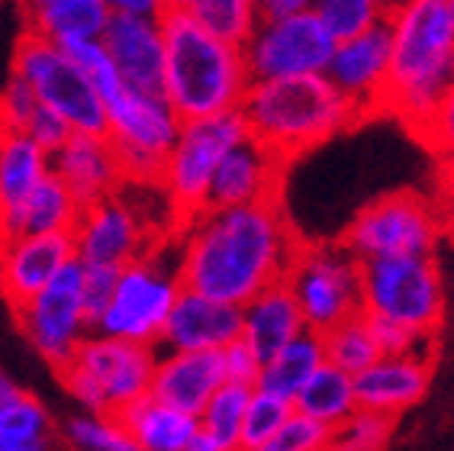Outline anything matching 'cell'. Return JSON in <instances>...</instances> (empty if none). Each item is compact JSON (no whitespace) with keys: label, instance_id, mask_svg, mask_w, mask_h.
Listing matches in <instances>:
<instances>
[{"label":"cell","instance_id":"obj_32","mask_svg":"<svg viewBox=\"0 0 454 451\" xmlns=\"http://www.w3.org/2000/svg\"><path fill=\"white\" fill-rule=\"evenodd\" d=\"M319 338H323L325 365L339 368V371L351 374V377H358L361 371H367L380 358L361 313L355 320H345L341 326H335V329H329Z\"/></svg>","mask_w":454,"mask_h":451},{"label":"cell","instance_id":"obj_50","mask_svg":"<svg viewBox=\"0 0 454 451\" xmlns=\"http://www.w3.org/2000/svg\"><path fill=\"white\" fill-rule=\"evenodd\" d=\"M184 451H226V448H223V445H219L216 439H210V435L203 432V429H197V432H193V439L187 442V448H184Z\"/></svg>","mask_w":454,"mask_h":451},{"label":"cell","instance_id":"obj_24","mask_svg":"<svg viewBox=\"0 0 454 451\" xmlns=\"http://www.w3.org/2000/svg\"><path fill=\"white\" fill-rule=\"evenodd\" d=\"M303 332V313L290 294L287 281L268 287L242 306V342L258 355L262 365Z\"/></svg>","mask_w":454,"mask_h":451},{"label":"cell","instance_id":"obj_15","mask_svg":"<svg viewBox=\"0 0 454 451\" xmlns=\"http://www.w3.org/2000/svg\"><path fill=\"white\" fill-rule=\"evenodd\" d=\"M155 348L132 345L122 338H106L90 332L78 345L74 358L68 365H78L97 384V391L104 393L110 416L120 409L132 407L136 400L149 397L152 371H155Z\"/></svg>","mask_w":454,"mask_h":451},{"label":"cell","instance_id":"obj_8","mask_svg":"<svg viewBox=\"0 0 454 451\" xmlns=\"http://www.w3.org/2000/svg\"><path fill=\"white\" fill-rule=\"evenodd\" d=\"M13 78L33 87L39 107L59 113L74 132L106 136L104 100L68 59V52L55 43L27 29L13 49Z\"/></svg>","mask_w":454,"mask_h":451},{"label":"cell","instance_id":"obj_22","mask_svg":"<svg viewBox=\"0 0 454 451\" xmlns=\"http://www.w3.org/2000/svg\"><path fill=\"white\" fill-rule=\"evenodd\" d=\"M242 338V310L181 290L161 332L168 352H223Z\"/></svg>","mask_w":454,"mask_h":451},{"label":"cell","instance_id":"obj_20","mask_svg":"<svg viewBox=\"0 0 454 451\" xmlns=\"http://www.w3.org/2000/svg\"><path fill=\"white\" fill-rule=\"evenodd\" d=\"M223 384L226 374L219 352H165L155 358L149 397L197 419Z\"/></svg>","mask_w":454,"mask_h":451},{"label":"cell","instance_id":"obj_48","mask_svg":"<svg viewBox=\"0 0 454 451\" xmlns=\"http://www.w3.org/2000/svg\"><path fill=\"white\" fill-rule=\"evenodd\" d=\"M254 7H258V23H278V20L297 17V13L309 10V4L306 0H262Z\"/></svg>","mask_w":454,"mask_h":451},{"label":"cell","instance_id":"obj_41","mask_svg":"<svg viewBox=\"0 0 454 451\" xmlns=\"http://www.w3.org/2000/svg\"><path fill=\"white\" fill-rule=\"evenodd\" d=\"M361 316H364L367 332H371V338H374L380 358L416 355V352H428V345H432V338L416 336V332L403 329V326H396V322L377 320V316H367V313H361Z\"/></svg>","mask_w":454,"mask_h":451},{"label":"cell","instance_id":"obj_16","mask_svg":"<svg viewBox=\"0 0 454 451\" xmlns=\"http://www.w3.org/2000/svg\"><path fill=\"white\" fill-rule=\"evenodd\" d=\"M390 52H394V39H390V23L387 17L371 27L358 39L335 45L325 78L333 81L348 104L355 110L364 113H380L384 110V91L387 78H390Z\"/></svg>","mask_w":454,"mask_h":451},{"label":"cell","instance_id":"obj_11","mask_svg":"<svg viewBox=\"0 0 454 451\" xmlns=\"http://www.w3.org/2000/svg\"><path fill=\"white\" fill-rule=\"evenodd\" d=\"M287 287L303 313L306 332L316 336L361 313V265L339 242L300 245L287 271Z\"/></svg>","mask_w":454,"mask_h":451},{"label":"cell","instance_id":"obj_45","mask_svg":"<svg viewBox=\"0 0 454 451\" xmlns=\"http://www.w3.org/2000/svg\"><path fill=\"white\" fill-rule=\"evenodd\" d=\"M23 136H27L35 148H43L45 155L52 158L55 152H59V148L65 146L71 136H74V130L61 120L59 113L45 110V107H35V113L29 116V123H27V130H23Z\"/></svg>","mask_w":454,"mask_h":451},{"label":"cell","instance_id":"obj_46","mask_svg":"<svg viewBox=\"0 0 454 451\" xmlns=\"http://www.w3.org/2000/svg\"><path fill=\"white\" fill-rule=\"evenodd\" d=\"M219 355H223V374H226V384H236V387H248V391H254L258 374H262V361H258V355H254L252 348L239 338V342H232L229 348H223Z\"/></svg>","mask_w":454,"mask_h":451},{"label":"cell","instance_id":"obj_36","mask_svg":"<svg viewBox=\"0 0 454 451\" xmlns=\"http://www.w3.org/2000/svg\"><path fill=\"white\" fill-rule=\"evenodd\" d=\"M396 419L371 409H355L348 419L333 429L329 451H384L394 439Z\"/></svg>","mask_w":454,"mask_h":451},{"label":"cell","instance_id":"obj_29","mask_svg":"<svg viewBox=\"0 0 454 451\" xmlns=\"http://www.w3.org/2000/svg\"><path fill=\"white\" fill-rule=\"evenodd\" d=\"M81 217V207L65 191V184L52 171L45 174L39 187L29 194V200L20 207L17 219L10 226V239H23V235H55L71 233ZM7 239V242H10Z\"/></svg>","mask_w":454,"mask_h":451},{"label":"cell","instance_id":"obj_26","mask_svg":"<svg viewBox=\"0 0 454 451\" xmlns=\"http://www.w3.org/2000/svg\"><path fill=\"white\" fill-rule=\"evenodd\" d=\"M29 33L43 36L59 49L97 43L110 23L106 0H35L27 7Z\"/></svg>","mask_w":454,"mask_h":451},{"label":"cell","instance_id":"obj_21","mask_svg":"<svg viewBox=\"0 0 454 451\" xmlns=\"http://www.w3.org/2000/svg\"><path fill=\"white\" fill-rule=\"evenodd\" d=\"M49 171L65 184V191L71 194V200L81 210L114 197L116 187L122 184V174L120 165H116L110 139L106 136H88V132H74L49 158Z\"/></svg>","mask_w":454,"mask_h":451},{"label":"cell","instance_id":"obj_7","mask_svg":"<svg viewBox=\"0 0 454 451\" xmlns=\"http://www.w3.org/2000/svg\"><path fill=\"white\" fill-rule=\"evenodd\" d=\"M245 139H248V126L239 110L181 123V132H177L175 146L161 165V178H158V187L171 200L181 223L207 210L213 174L223 165V158Z\"/></svg>","mask_w":454,"mask_h":451},{"label":"cell","instance_id":"obj_3","mask_svg":"<svg viewBox=\"0 0 454 451\" xmlns=\"http://www.w3.org/2000/svg\"><path fill=\"white\" fill-rule=\"evenodd\" d=\"M390 23V78L384 113L400 116L416 132L454 84V29L448 0H410L387 10Z\"/></svg>","mask_w":454,"mask_h":451},{"label":"cell","instance_id":"obj_27","mask_svg":"<svg viewBox=\"0 0 454 451\" xmlns=\"http://www.w3.org/2000/svg\"><path fill=\"white\" fill-rule=\"evenodd\" d=\"M120 425L129 432L139 451H184L200 423L187 413H177L171 407H161L152 397L136 400L132 407L116 413Z\"/></svg>","mask_w":454,"mask_h":451},{"label":"cell","instance_id":"obj_28","mask_svg":"<svg viewBox=\"0 0 454 451\" xmlns=\"http://www.w3.org/2000/svg\"><path fill=\"white\" fill-rule=\"evenodd\" d=\"M323 365H325L323 338L316 336V332H303V336L294 338L290 345L280 348L278 355L264 361L254 391H264L278 400L294 403L297 393L303 391L306 384H309V377Z\"/></svg>","mask_w":454,"mask_h":451},{"label":"cell","instance_id":"obj_51","mask_svg":"<svg viewBox=\"0 0 454 451\" xmlns=\"http://www.w3.org/2000/svg\"><path fill=\"white\" fill-rule=\"evenodd\" d=\"M17 393H20L17 384H13V381H10V377H7V374L0 371V407H7L10 400L17 397Z\"/></svg>","mask_w":454,"mask_h":451},{"label":"cell","instance_id":"obj_13","mask_svg":"<svg viewBox=\"0 0 454 451\" xmlns=\"http://www.w3.org/2000/svg\"><path fill=\"white\" fill-rule=\"evenodd\" d=\"M81 274H84V268L71 258L33 300L17 306V320L27 332L29 345L55 371L68 365L81 342L90 336L84 300H81Z\"/></svg>","mask_w":454,"mask_h":451},{"label":"cell","instance_id":"obj_18","mask_svg":"<svg viewBox=\"0 0 454 451\" xmlns=\"http://www.w3.org/2000/svg\"><path fill=\"white\" fill-rule=\"evenodd\" d=\"M284 165L287 162H280L274 152L248 136L223 158V165L213 174L207 210H236L278 200Z\"/></svg>","mask_w":454,"mask_h":451},{"label":"cell","instance_id":"obj_38","mask_svg":"<svg viewBox=\"0 0 454 451\" xmlns=\"http://www.w3.org/2000/svg\"><path fill=\"white\" fill-rule=\"evenodd\" d=\"M290 416H294V403L278 400L264 391H252L248 407H245L239 451H252V448H258V445H264Z\"/></svg>","mask_w":454,"mask_h":451},{"label":"cell","instance_id":"obj_6","mask_svg":"<svg viewBox=\"0 0 454 451\" xmlns=\"http://www.w3.org/2000/svg\"><path fill=\"white\" fill-rule=\"evenodd\" d=\"M361 313L432 338L445 320V284L435 258H380L361 265Z\"/></svg>","mask_w":454,"mask_h":451},{"label":"cell","instance_id":"obj_30","mask_svg":"<svg viewBox=\"0 0 454 451\" xmlns=\"http://www.w3.org/2000/svg\"><path fill=\"white\" fill-rule=\"evenodd\" d=\"M358 409V397H355V377L333 365H323L309 377L303 391L294 400V413L313 419V423L335 429Z\"/></svg>","mask_w":454,"mask_h":451},{"label":"cell","instance_id":"obj_49","mask_svg":"<svg viewBox=\"0 0 454 451\" xmlns=\"http://www.w3.org/2000/svg\"><path fill=\"white\" fill-rule=\"evenodd\" d=\"M110 10H114V13H126V17L158 20L161 10H165V4H158V0H114Z\"/></svg>","mask_w":454,"mask_h":451},{"label":"cell","instance_id":"obj_19","mask_svg":"<svg viewBox=\"0 0 454 451\" xmlns=\"http://www.w3.org/2000/svg\"><path fill=\"white\" fill-rule=\"evenodd\" d=\"M71 258H74L71 233L23 235L0 242V294L17 310L33 300Z\"/></svg>","mask_w":454,"mask_h":451},{"label":"cell","instance_id":"obj_40","mask_svg":"<svg viewBox=\"0 0 454 451\" xmlns=\"http://www.w3.org/2000/svg\"><path fill=\"white\" fill-rule=\"evenodd\" d=\"M329 439H333V429L294 413L268 442L252 451H329Z\"/></svg>","mask_w":454,"mask_h":451},{"label":"cell","instance_id":"obj_23","mask_svg":"<svg viewBox=\"0 0 454 451\" xmlns=\"http://www.w3.org/2000/svg\"><path fill=\"white\" fill-rule=\"evenodd\" d=\"M428 384H432V355L428 352L377 358L374 365L355 377V397H358V409L396 419L400 413L426 400Z\"/></svg>","mask_w":454,"mask_h":451},{"label":"cell","instance_id":"obj_1","mask_svg":"<svg viewBox=\"0 0 454 451\" xmlns=\"http://www.w3.org/2000/svg\"><path fill=\"white\" fill-rule=\"evenodd\" d=\"M300 245L280 200L203 210L184 223L177 278L184 290L242 310L252 297L287 281Z\"/></svg>","mask_w":454,"mask_h":451},{"label":"cell","instance_id":"obj_17","mask_svg":"<svg viewBox=\"0 0 454 451\" xmlns=\"http://www.w3.org/2000/svg\"><path fill=\"white\" fill-rule=\"evenodd\" d=\"M106 55L114 61L122 87L139 91V94L161 97L165 87V43H161V27L158 20H139L114 13L100 36Z\"/></svg>","mask_w":454,"mask_h":451},{"label":"cell","instance_id":"obj_10","mask_svg":"<svg viewBox=\"0 0 454 451\" xmlns=\"http://www.w3.org/2000/svg\"><path fill=\"white\" fill-rule=\"evenodd\" d=\"M181 290L184 287L177 278V265L171 268L158 252L142 255L139 261H132L120 271L114 300L94 332L106 338H122L132 345L155 348L161 342L165 322Z\"/></svg>","mask_w":454,"mask_h":451},{"label":"cell","instance_id":"obj_31","mask_svg":"<svg viewBox=\"0 0 454 451\" xmlns=\"http://www.w3.org/2000/svg\"><path fill=\"white\" fill-rule=\"evenodd\" d=\"M187 17L219 43L245 49L258 29V7L252 0H181Z\"/></svg>","mask_w":454,"mask_h":451},{"label":"cell","instance_id":"obj_34","mask_svg":"<svg viewBox=\"0 0 454 451\" xmlns=\"http://www.w3.org/2000/svg\"><path fill=\"white\" fill-rule=\"evenodd\" d=\"M248 397H252L248 387L223 384L210 397V403L203 407L200 416H197L203 432L210 435V439H216L226 451H239V435H242V419H245V407H248Z\"/></svg>","mask_w":454,"mask_h":451},{"label":"cell","instance_id":"obj_52","mask_svg":"<svg viewBox=\"0 0 454 451\" xmlns=\"http://www.w3.org/2000/svg\"><path fill=\"white\" fill-rule=\"evenodd\" d=\"M445 235H448V242H451V249H454V210H451V213H445Z\"/></svg>","mask_w":454,"mask_h":451},{"label":"cell","instance_id":"obj_12","mask_svg":"<svg viewBox=\"0 0 454 451\" xmlns=\"http://www.w3.org/2000/svg\"><path fill=\"white\" fill-rule=\"evenodd\" d=\"M335 43L316 20L313 4L297 17L278 23H258L254 36L245 43V68L252 81L303 78V75H325Z\"/></svg>","mask_w":454,"mask_h":451},{"label":"cell","instance_id":"obj_44","mask_svg":"<svg viewBox=\"0 0 454 451\" xmlns=\"http://www.w3.org/2000/svg\"><path fill=\"white\" fill-rule=\"evenodd\" d=\"M35 107L39 100H35L33 87L23 84L20 78H10L7 87L0 91V132H23Z\"/></svg>","mask_w":454,"mask_h":451},{"label":"cell","instance_id":"obj_42","mask_svg":"<svg viewBox=\"0 0 454 451\" xmlns=\"http://www.w3.org/2000/svg\"><path fill=\"white\" fill-rule=\"evenodd\" d=\"M116 278H120V271L114 268H84V274H81V300H84V316H88L90 332L97 329L100 316H104L110 300H114Z\"/></svg>","mask_w":454,"mask_h":451},{"label":"cell","instance_id":"obj_33","mask_svg":"<svg viewBox=\"0 0 454 451\" xmlns=\"http://www.w3.org/2000/svg\"><path fill=\"white\" fill-rule=\"evenodd\" d=\"M387 10L390 7L377 4V0H319V4H313L316 20L323 23V29L335 45L364 36L367 29L387 17Z\"/></svg>","mask_w":454,"mask_h":451},{"label":"cell","instance_id":"obj_4","mask_svg":"<svg viewBox=\"0 0 454 451\" xmlns=\"http://www.w3.org/2000/svg\"><path fill=\"white\" fill-rule=\"evenodd\" d=\"M239 113L248 136L280 162H294L361 120L355 104H348L325 75L252 81Z\"/></svg>","mask_w":454,"mask_h":451},{"label":"cell","instance_id":"obj_37","mask_svg":"<svg viewBox=\"0 0 454 451\" xmlns=\"http://www.w3.org/2000/svg\"><path fill=\"white\" fill-rule=\"evenodd\" d=\"M43 435H55V425L49 409L33 393L20 391L7 407H0V445L33 442Z\"/></svg>","mask_w":454,"mask_h":451},{"label":"cell","instance_id":"obj_39","mask_svg":"<svg viewBox=\"0 0 454 451\" xmlns=\"http://www.w3.org/2000/svg\"><path fill=\"white\" fill-rule=\"evenodd\" d=\"M65 52H68V59L81 68V75L90 81V87L97 91V97L104 100V107L122 91L120 75H116L114 61H110V55H106V49H104V43H100V39H97V43L68 45Z\"/></svg>","mask_w":454,"mask_h":451},{"label":"cell","instance_id":"obj_47","mask_svg":"<svg viewBox=\"0 0 454 451\" xmlns=\"http://www.w3.org/2000/svg\"><path fill=\"white\" fill-rule=\"evenodd\" d=\"M435 184H438V207L451 213L454 210V152L448 155H438V168H435Z\"/></svg>","mask_w":454,"mask_h":451},{"label":"cell","instance_id":"obj_5","mask_svg":"<svg viewBox=\"0 0 454 451\" xmlns=\"http://www.w3.org/2000/svg\"><path fill=\"white\" fill-rule=\"evenodd\" d=\"M442 235L445 210L435 200L416 191H394L358 210L339 245L358 265L380 258H435Z\"/></svg>","mask_w":454,"mask_h":451},{"label":"cell","instance_id":"obj_25","mask_svg":"<svg viewBox=\"0 0 454 451\" xmlns=\"http://www.w3.org/2000/svg\"><path fill=\"white\" fill-rule=\"evenodd\" d=\"M49 174V155L23 132H0V242L10 239V226L20 207Z\"/></svg>","mask_w":454,"mask_h":451},{"label":"cell","instance_id":"obj_2","mask_svg":"<svg viewBox=\"0 0 454 451\" xmlns=\"http://www.w3.org/2000/svg\"><path fill=\"white\" fill-rule=\"evenodd\" d=\"M158 27L165 43L161 97L177 120L191 123L236 113L252 87L242 49L207 36L181 4H165Z\"/></svg>","mask_w":454,"mask_h":451},{"label":"cell","instance_id":"obj_43","mask_svg":"<svg viewBox=\"0 0 454 451\" xmlns=\"http://www.w3.org/2000/svg\"><path fill=\"white\" fill-rule=\"evenodd\" d=\"M412 136L419 142H426V146L435 152V158L454 152V84L448 87L445 97H442L435 104V110H432V116H428Z\"/></svg>","mask_w":454,"mask_h":451},{"label":"cell","instance_id":"obj_35","mask_svg":"<svg viewBox=\"0 0 454 451\" xmlns=\"http://www.w3.org/2000/svg\"><path fill=\"white\" fill-rule=\"evenodd\" d=\"M61 439L68 451H139L116 416H71L61 425Z\"/></svg>","mask_w":454,"mask_h":451},{"label":"cell","instance_id":"obj_9","mask_svg":"<svg viewBox=\"0 0 454 451\" xmlns=\"http://www.w3.org/2000/svg\"><path fill=\"white\" fill-rule=\"evenodd\" d=\"M104 110L106 139L114 146L122 184H158L161 165L181 132V120L165 104V97L122 87Z\"/></svg>","mask_w":454,"mask_h":451},{"label":"cell","instance_id":"obj_53","mask_svg":"<svg viewBox=\"0 0 454 451\" xmlns=\"http://www.w3.org/2000/svg\"><path fill=\"white\" fill-rule=\"evenodd\" d=\"M448 17H451V29H454V0H448Z\"/></svg>","mask_w":454,"mask_h":451},{"label":"cell","instance_id":"obj_14","mask_svg":"<svg viewBox=\"0 0 454 451\" xmlns=\"http://www.w3.org/2000/svg\"><path fill=\"white\" fill-rule=\"evenodd\" d=\"M152 235L142 223L139 210L126 200L114 197L100 200L94 207L81 210L78 223L71 229L74 261L84 268H114L122 271L126 265L139 261L152 252Z\"/></svg>","mask_w":454,"mask_h":451}]
</instances>
